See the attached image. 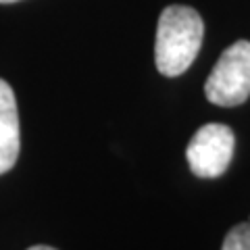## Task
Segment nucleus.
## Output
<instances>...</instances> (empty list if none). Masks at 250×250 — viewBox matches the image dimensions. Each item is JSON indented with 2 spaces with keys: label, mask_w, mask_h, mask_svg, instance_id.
Masks as SVG:
<instances>
[{
  "label": "nucleus",
  "mask_w": 250,
  "mask_h": 250,
  "mask_svg": "<svg viewBox=\"0 0 250 250\" xmlns=\"http://www.w3.org/2000/svg\"><path fill=\"white\" fill-rule=\"evenodd\" d=\"M221 250H250V223H240L228 231Z\"/></svg>",
  "instance_id": "nucleus-5"
},
{
  "label": "nucleus",
  "mask_w": 250,
  "mask_h": 250,
  "mask_svg": "<svg viewBox=\"0 0 250 250\" xmlns=\"http://www.w3.org/2000/svg\"><path fill=\"white\" fill-rule=\"evenodd\" d=\"M205 96L217 106L244 104L250 96V42L238 40L223 50L205 82Z\"/></svg>",
  "instance_id": "nucleus-2"
},
{
  "label": "nucleus",
  "mask_w": 250,
  "mask_h": 250,
  "mask_svg": "<svg viewBox=\"0 0 250 250\" xmlns=\"http://www.w3.org/2000/svg\"><path fill=\"white\" fill-rule=\"evenodd\" d=\"M248 223H250V219H248Z\"/></svg>",
  "instance_id": "nucleus-8"
},
{
  "label": "nucleus",
  "mask_w": 250,
  "mask_h": 250,
  "mask_svg": "<svg viewBox=\"0 0 250 250\" xmlns=\"http://www.w3.org/2000/svg\"><path fill=\"white\" fill-rule=\"evenodd\" d=\"M236 150V136L223 123H207L192 136L186 148L190 171L202 179H215L228 171Z\"/></svg>",
  "instance_id": "nucleus-3"
},
{
  "label": "nucleus",
  "mask_w": 250,
  "mask_h": 250,
  "mask_svg": "<svg viewBox=\"0 0 250 250\" xmlns=\"http://www.w3.org/2000/svg\"><path fill=\"white\" fill-rule=\"evenodd\" d=\"M21 150L19 113L15 92L4 80H0V175L15 167Z\"/></svg>",
  "instance_id": "nucleus-4"
},
{
  "label": "nucleus",
  "mask_w": 250,
  "mask_h": 250,
  "mask_svg": "<svg viewBox=\"0 0 250 250\" xmlns=\"http://www.w3.org/2000/svg\"><path fill=\"white\" fill-rule=\"evenodd\" d=\"M27 250H57V248H52V246H44V244H40V246H31V248H27Z\"/></svg>",
  "instance_id": "nucleus-6"
},
{
  "label": "nucleus",
  "mask_w": 250,
  "mask_h": 250,
  "mask_svg": "<svg viewBox=\"0 0 250 250\" xmlns=\"http://www.w3.org/2000/svg\"><path fill=\"white\" fill-rule=\"evenodd\" d=\"M205 36V21L192 6L171 4L159 17L154 42V62L159 73L177 77L196 59Z\"/></svg>",
  "instance_id": "nucleus-1"
},
{
  "label": "nucleus",
  "mask_w": 250,
  "mask_h": 250,
  "mask_svg": "<svg viewBox=\"0 0 250 250\" xmlns=\"http://www.w3.org/2000/svg\"><path fill=\"white\" fill-rule=\"evenodd\" d=\"M2 4H9V2H17V0H0Z\"/></svg>",
  "instance_id": "nucleus-7"
}]
</instances>
